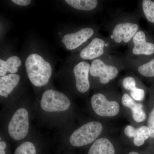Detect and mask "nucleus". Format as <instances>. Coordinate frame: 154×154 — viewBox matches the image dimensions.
I'll return each mask as SVG.
<instances>
[{"label": "nucleus", "mask_w": 154, "mask_h": 154, "mask_svg": "<svg viewBox=\"0 0 154 154\" xmlns=\"http://www.w3.org/2000/svg\"><path fill=\"white\" fill-rule=\"evenodd\" d=\"M90 106L97 119L105 122L124 115L121 97L110 91L105 90L94 94L91 96Z\"/></svg>", "instance_id": "f257e3e1"}, {"label": "nucleus", "mask_w": 154, "mask_h": 154, "mask_svg": "<svg viewBox=\"0 0 154 154\" xmlns=\"http://www.w3.org/2000/svg\"><path fill=\"white\" fill-rule=\"evenodd\" d=\"M113 128L107 122L97 120L85 122L75 129L69 141L74 147H82L94 143L104 135L113 133Z\"/></svg>", "instance_id": "f03ea898"}, {"label": "nucleus", "mask_w": 154, "mask_h": 154, "mask_svg": "<svg viewBox=\"0 0 154 154\" xmlns=\"http://www.w3.org/2000/svg\"><path fill=\"white\" fill-rule=\"evenodd\" d=\"M28 78L33 85L41 87L49 82L52 74L50 63L36 54L29 55L25 61Z\"/></svg>", "instance_id": "7ed1b4c3"}, {"label": "nucleus", "mask_w": 154, "mask_h": 154, "mask_svg": "<svg viewBox=\"0 0 154 154\" xmlns=\"http://www.w3.org/2000/svg\"><path fill=\"white\" fill-rule=\"evenodd\" d=\"M40 105L42 110L45 112H64L69 109L71 102L63 93L50 89L42 94Z\"/></svg>", "instance_id": "20e7f679"}, {"label": "nucleus", "mask_w": 154, "mask_h": 154, "mask_svg": "<svg viewBox=\"0 0 154 154\" xmlns=\"http://www.w3.org/2000/svg\"><path fill=\"white\" fill-rule=\"evenodd\" d=\"M29 127V112L25 107H20L12 116L8 125V132L14 140H22L28 135Z\"/></svg>", "instance_id": "39448f33"}, {"label": "nucleus", "mask_w": 154, "mask_h": 154, "mask_svg": "<svg viewBox=\"0 0 154 154\" xmlns=\"http://www.w3.org/2000/svg\"><path fill=\"white\" fill-rule=\"evenodd\" d=\"M121 102L124 110V115L128 116L135 127L140 126L146 119L147 115L144 106L140 102H136L127 93L121 96Z\"/></svg>", "instance_id": "423d86ee"}, {"label": "nucleus", "mask_w": 154, "mask_h": 154, "mask_svg": "<svg viewBox=\"0 0 154 154\" xmlns=\"http://www.w3.org/2000/svg\"><path fill=\"white\" fill-rule=\"evenodd\" d=\"M119 72V69L115 66L96 59L91 64L90 74L92 77L98 79L101 85L105 86L115 79Z\"/></svg>", "instance_id": "0eeeda50"}, {"label": "nucleus", "mask_w": 154, "mask_h": 154, "mask_svg": "<svg viewBox=\"0 0 154 154\" xmlns=\"http://www.w3.org/2000/svg\"><path fill=\"white\" fill-rule=\"evenodd\" d=\"M139 29L138 25L135 22H120L113 28L111 38L117 44L128 43L139 31Z\"/></svg>", "instance_id": "6e6552de"}, {"label": "nucleus", "mask_w": 154, "mask_h": 154, "mask_svg": "<svg viewBox=\"0 0 154 154\" xmlns=\"http://www.w3.org/2000/svg\"><path fill=\"white\" fill-rule=\"evenodd\" d=\"M150 137L151 131L147 125L135 127L132 125H128L123 129L121 139L131 140L135 146L140 147Z\"/></svg>", "instance_id": "1a4fd4ad"}, {"label": "nucleus", "mask_w": 154, "mask_h": 154, "mask_svg": "<svg viewBox=\"0 0 154 154\" xmlns=\"http://www.w3.org/2000/svg\"><path fill=\"white\" fill-rule=\"evenodd\" d=\"M120 139L112 133L104 135L92 144L88 154H116V145Z\"/></svg>", "instance_id": "9d476101"}, {"label": "nucleus", "mask_w": 154, "mask_h": 154, "mask_svg": "<svg viewBox=\"0 0 154 154\" xmlns=\"http://www.w3.org/2000/svg\"><path fill=\"white\" fill-rule=\"evenodd\" d=\"M90 67V63L86 61H82L74 68L76 88L81 94L87 93L91 87L89 79Z\"/></svg>", "instance_id": "9b49d317"}, {"label": "nucleus", "mask_w": 154, "mask_h": 154, "mask_svg": "<svg viewBox=\"0 0 154 154\" xmlns=\"http://www.w3.org/2000/svg\"><path fill=\"white\" fill-rule=\"evenodd\" d=\"M94 33V30L90 28H85L75 33L65 35L62 41L67 49L72 50L81 46L91 38Z\"/></svg>", "instance_id": "f8f14e48"}, {"label": "nucleus", "mask_w": 154, "mask_h": 154, "mask_svg": "<svg viewBox=\"0 0 154 154\" xmlns=\"http://www.w3.org/2000/svg\"><path fill=\"white\" fill-rule=\"evenodd\" d=\"M107 44L102 38H95L81 51L80 56L84 60L96 59L105 53Z\"/></svg>", "instance_id": "ddd939ff"}, {"label": "nucleus", "mask_w": 154, "mask_h": 154, "mask_svg": "<svg viewBox=\"0 0 154 154\" xmlns=\"http://www.w3.org/2000/svg\"><path fill=\"white\" fill-rule=\"evenodd\" d=\"M132 42L134 45L132 53L134 55H150L154 53V44L147 42L143 31H138L133 38Z\"/></svg>", "instance_id": "4468645a"}, {"label": "nucleus", "mask_w": 154, "mask_h": 154, "mask_svg": "<svg viewBox=\"0 0 154 154\" xmlns=\"http://www.w3.org/2000/svg\"><path fill=\"white\" fill-rule=\"evenodd\" d=\"M20 77L16 74H10L0 78V95L8 98L19 84Z\"/></svg>", "instance_id": "2eb2a0df"}, {"label": "nucleus", "mask_w": 154, "mask_h": 154, "mask_svg": "<svg viewBox=\"0 0 154 154\" xmlns=\"http://www.w3.org/2000/svg\"><path fill=\"white\" fill-rule=\"evenodd\" d=\"M21 64L22 61L17 56L11 57L6 61L0 60V76H5L8 72L11 74L16 73Z\"/></svg>", "instance_id": "dca6fc26"}, {"label": "nucleus", "mask_w": 154, "mask_h": 154, "mask_svg": "<svg viewBox=\"0 0 154 154\" xmlns=\"http://www.w3.org/2000/svg\"><path fill=\"white\" fill-rule=\"evenodd\" d=\"M65 2L74 8L84 11L94 10L98 4L96 0H66Z\"/></svg>", "instance_id": "f3484780"}, {"label": "nucleus", "mask_w": 154, "mask_h": 154, "mask_svg": "<svg viewBox=\"0 0 154 154\" xmlns=\"http://www.w3.org/2000/svg\"><path fill=\"white\" fill-rule=\"evenodd\" d=\"M137 72L142 76L154 77V58L146 63L138 66Z\"/></svg>", "instance_id": "a211bd4d"}, {"label": "nucleus", "mask_w": 154, "mask_h": 154, "mask_svg": "<svg viewBox=\"0 0 154 154\" xmlns=\"http://www.w3.org/2000/svg\"><path fill=\"white\" fill-rule=\"evenodd\" d=\"M142 7L146 19L149 22L154 23V2L150 0H143Z\"/></svg>", "instance_id": "6ab92c4d"}, {"label": "nucleus", "mask_w": 154, "mask_h": 154, "mask_svg": "<svg viewBox=\"0 0 154 154\" xmlns=\"http://www.w3.org/2000/svg\"><path fill=\"white\" fill-rule=\"evenodd\" d=\"M14 154H36V147L31 142L25 141L17 147Z\"/></svg>", "instance_id": "aec40b11"}, {"label": "nucleus", "mask_w": 154, "mask_h": 154, "mask_svg": "<svg viewBox=\"0 0 154 154\" xmlns=\"http://www.w3.org/2000/svg\"><path fill=\"white\" fill-rule=\"evenodd\" d=\"M122 86L127 91L131 92L138 88L137 82L135 78L131 76L124 78L122 81Z\"/></svg>", "instance_id": "412c9836"}, {"label": "nucleus", "mask_w": 154, "mask_h": 154, "mask_svg": "<svg viewBox=\"0 0 154 154\" xmlns=\"http://www.w3.org/2000/svg\"><path fill=\"white\" fill-rule=\"evenodd\" d=\"M129 95L135 101L141 102L144 99L145 92L143 88L138 87L134 91L130 92Z\"/></svg>", "instance_id": "4be33fe9"}, {"label": "nucleus", "mask_w": 154, "mask_h": 154, "mask_svg": "<svg viewBox=\"0 0 154 154\" xmlns=\"http://www.w3.org/2000/svg\"><path fill=\"white\" fill-rule=\"evenodd\" d=\"M147 126L151 131L150 138H154V106L149 113Z\"/></svg>", "instance_id": "5701e85b"}, {"label": "nucleus", "mask_w": 154, "mask_h": 154, "mask_svg": "<svg viewBox=\"0 0 154 154\" xmlns=\"http://www.w3.org/2000/svg\"><path fill=\"white\" fill-rule=\"evenodd\" d=\"M12 2L19 6H26L31 4L30 0H12Z\"/></svg>", "instance_id": "b1692460"}, {"label": "nucleus", "mask_w": 154, "mask_h": 154, "mask_svg": "<svg viewBox=\"0 0 154 154\" xmlns=\"http://www.w3.org/2000/svg\"><path fill=\"white\" fill-rule=\"evenodd\" d=\"M7 147L5 142L1 141L0 142V154H6L5 149Z\"/></svg>", "instance_id": "393cba45"}, {"label": "nucleus", "mask_w": 154, "mask_h": 154, "mask_svg": "<svg viewBox=\"0 0 154 154\" xmlns=\"http://www.w3.org/2000/svg\"><path fill=\"white\" fill-rule=\"evenodd\" d=\"M128 154H140L138 152L136 151H131L129 152Z\"/></svg>", "instance_id": "a878e982"}]
</instances>
